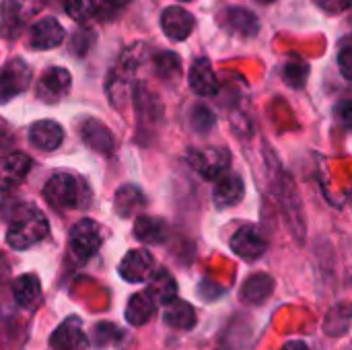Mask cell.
Masks as SVG:
<instances>
[{"instance_id":"cell-18","label":"cell","mask_w":352,"mask_h":350,"mask_svg":"<svg viewBox=\"0 0 352 350\" xmlns=\"http://www.w3.org/2000/svg\"><path fill=\"white\" fill-rule=\"evenodd\" d=\"M29 140L33 146L41 151H54L62 144L64 140V130L60 124L52 120H39L29 128Z\"/></svg>"},{"instance_id":"cell-33","label":"cell","mask_w":352,"mask_h":350,"mask_svg":"<svg viewBox=\"0 0 352 350\" xmlns=\"http://www.w3.org/2000/svg\"><path fill=\"white\" fill-rule=\"evenodd\" d=\"M91 41H93V35H91L89 31H76V35L72 37V45H70L72 54H74V56H82V54H87V50H89V45H91Z\"/></svg>"},{"instance_id":"cell-19","label":"cell","mask_w":352,"mask_h":350,"mask_svg":"<svg viewBox=\"0 0 352 350\" xmlns=\"http://www.w3.org/2000/svg\"><path fill=\"white\" fill-rule=\"evenodd\" d=\"M12 297L19 307L35 309L41 299V285L35 274H23L12 283Z\"/></svg>"},{"instance_id":"cell-17","label":"cell","mask_w":352,"mask_h":350,"mask_svg":"<svg viewBox=\"0 0 352 350\" xmlns=\"http://www.w3.org/2000/svg\"><path fill=\"white\" fill-rule=\"evenodd\" d=\"M188 80H190L192 91L200 97H210V95H217V91H219L217 74H214V70L206 58L194 60L190 74H188Z\"/></svg>"},{"instance_id":"cell-7","label":"cell","mask_w":352,"mask_h":350,"mask_svg":"<svg viewBox=\"0 0 352 350\" xmlns=\"http://www.w3.org/2000/svg\"><path fill=\"white\" fill-rule=\"evenodd\" d=\"M231 250L235 256H239L241 260H258L266 254L268 241L262 235V231L254 225H243L239 227L233 237H231Z\"/></svg>"},{"instance_id":"cell-3","label":"cell","mask_w":352,"mask_h":350,"mask_svg":"<svg viewBox=\"0 0 352 350\" xmlns=\"http://www.w3.org/2000/svg\"><path fill=\"white\" fill-rule=\"evenodd\" d=\"M140 45H132L128 47L122 58H120V64L116 66V70H111L109 74V80H107V93H109V99L116 107H120L128 95V89H130V83L134 78V72H136V66L140 62Z\"/></svg>"},{"instance_id":"cell-25","label":"cell","mask_w":352,"mask_h":350,"mask_svg":"<svg viewBox=\"0 0 352 350\" xmlns=\"http://www.w3.org/2000/svg\"><path fill=\"white\" fill-rule=\"evenodd\" d=\"M274 281L268 274H256L252 276L241 291V297L245 303H264V299L272 293Z\"/></svg>"},{"instance_id":"cell-10","label":"cell","mask_w":352,"mask_h":350,"mask_svg":"<svg viewBox=\"0 0 352 350\" xmlns=\"http://www.w3.org/2000/svg\"><path fill=\"white\" fill-rule=\"evenodd\" d=\"M155 258L146 250H132L120 262V276L128 283H144L153 276Z\"/></svg>"},{"instance_id":"cell-27","label":"cell","mask_w":352,"mask_h":350,"mask_svg":"<svg viewBox=\"0 0 352 350\" xmlns=\"http://www.w3.org/2000/svg\"><path fill=\"white\" fill-rule=\"evenodd\" d=\"M155 70L161 78L165 80H171V78H177L179 72H182V62H179V56L173 54V52H161L155 56Z\"/></svg>"},{"instance_id":"cell-36","label":"cell","mask_w":352,"mask_h":350,"mask_svg":"<svg viewBox=\"0 0 352 350\" xmlns=\"http://www.w3.org/2000/svg\"><path fill=\"white\" fill-rule=\"evenodd\" d=\"M280 350H309V347L301 340H293V342H287Z\"/></svg>"},{"instance_id":"cell-29","label":"cell","mask_w":352,"mask_h":350,"mask_svg":"<svg viewBox=\"0 0 352 350\" xmlns=\"http://www.w3.org/2000/svg\"><path fill=\"white\" fill-rule=\"evenodd\" d=\"M307 72H309V66L303 60H291L285 66V80L291 87H303L307 80Z\"/></svg>"},{"instance_id":"cell-34","label":"cell","mask_w":352,"mask_h":350,"mask_svg":"<svg viewBox=\"0 0 352 350\" xmlns=\"http://www.w3.org/2000/svg\"><path fill=\"white\" fill-rule=\"evenodd\" d=\"M322 10L330 12V14H338L342 10H346L351 6L352 0H314Z\"/></svg>"},{"instance_id":"cell-21","label":"cell","mask_w":352,"mask_h":350,"mask_svg":"<svg viewBox=\"0 0 352 350\" xmlns=\"http://www.w3.org/2000/svg\"><path fill=\"white\" fill-rule=\"evenodd\" d=\"M163 322L175 330H192L196 326V311L190 303L175 297L173 301H169L165 305Z\"/></svg>"},{"instance_id":"cell-22","label":"cell","mask_w":352,"mask_h":350,"mask_svg":"<svg viewBox=\"0 0 352 350\" xmlns=\"http://www.w3.org/2000/svg\"><path fill=\"white\" fill-rule=\"evenodd\" d=\"M134 235L136 239H140L142 243H148V245H157V243H163L167 239V225L161 221V219H155V217H138L136 223H134Z\"/></svg>"},{"instance_id":"cell-1","label":"cell","mask_w":352,"mask_h":350,"mask_svg":"<svg viewBox=\"0 0 352 350\" xmlns=\"http://www.w3.org/2000/svg\"><path fill=\"white\" fill-rule=\"evenodd\" d=\"M47 231H50V225L43 212L35 206H23L8 225L6 243L12 250H27L39 243L47 235Z\"/></svg>"},{"instance_id":"cell-5","label":"cell","mask_w":352,"mask_h":350,"mask_svg":"<svg viewBox=\"0 0 352 350\" xmlns=\"http://www.w3.org/2000/svg\"><path fill=\"white\" fill-rule=\"evenodd\" d=\"M68 243H70V250L76 258L80 260H89L103 243V233H101V227L91 221V219H82L78 221L72 229H70V235H68Z\"/></svg>"},{"instance_id":"cell-16","label":"cell","mask_w":352,"mask_h":350,"mask_svg":"<svg viewBox=\"0 0 352 350\" xmlns=\"http://www.w3.org/2000/svg\"><path fill=\"white\" fill-rule=\"evenodd\" d=\"M80 136L85 140V144L97 153H103V155H109L113 151V134L111 130L99 122V120H93V118H87L82 124H80Z\"/></svg>"},{"instance_id":"cell-32","label":"cell","mask_w":352,"mask_h":350,"mask_svg":"<svg viewBox=\"0 0 352 350\" xmlns=\"http://www.w3.org/2000/svg\"><path fill=\"white\" fill-rule=\"evenodd\" d=\"M334 116H336V122L342 126V128H352V97L340 101L336 107H334Z\"/></svg>"},{"instance_id":"cell-8","label":"cell","mask_w":352,"mask_h":350,"mask_svg":"<svg viewBox=\"0 0 352 350\" xmlns=\"http://www.w3.org/2000/svg\"><path fill=\"white\" fill-rule=\"evenodd\" d=\"M31 83V68L14 58L0 70V103H6L8 99L23 93Z\"/></svg>"},{"instance_id":"cell-15","label":"cell","mask_w":352,"mask_h":350,"mask_svg":"<svg viewBox=\"0 0 352 350\" xmlns=\"http://www.w3.org/2000/svg\"><path fill=\"white\" fill-rule=\"evenodd\" d=\"M245 194V186H243V179L237 175V173H225L217 179L214 184V192H212V198H214V204L219 208H231L235 204L241 202Z\"/></svg>"},{"instance_id":"cell-13","label":"cell","mask_w":352,"mask_h":350,"mask_svg":"<svg viewBox=\"0 0 352 350\" xmlns=\"http://www.w3.org/2000/svg\"><path fill=\"white\" fill-rule=\"evenodd\" d=\"M161 27H163V33L169 39L182 41V39H186L194 31L196 19H194L192 12H188L182 6H169L161 14Z\"/></svg>"},{"instance_id":"cell-20","label":"cell","mask_w":352,"mask_h":350,"mask_svg":"<svg viewBox=\"0 0 352 350\" xmlns=\"http://www.w3.org/2000/svg\"><path fill=\"white\" fill-rule=\"evenodd\" d=\"M157 311V301L148 291L136 293L130 297L126 307V320L132 326H144Z\"/></svg>"},{"instance_id":"cell-24","label":"cell","mask_w":352,"mask_h":350,"mask_svg":"<svg viewBox=\"0 0 352 350\" xmlns=\"http://www.w3.org/2000/svg\"><path fill=\"white\" fill-rule=\"evenodd\" d=\"M225 23H227V27L231 31H235L239 35H245V37L256 35L258 33V25H260L258 17L252 10H248V8H229Z\"/></svg>"},{"instance_id":"cell-23","label":"cell","mask_w":352,"mask_h":350,"mask_svg":"<svg viewBox=\"0 0 352 350\" xmlns=\"http://www.w3.org/2000/svg\"><path fill=\"white\" fill-rule=\"evenodd\" d=\"M144 206V196L136 186H122L116 192V200H113V208L122 219L132 217L134 212H138Z\"/></svg>"},{"instance_id":"cell-26","label":"cell","mask_w":352,"mask_h":350,"mask_svg":"<svg viewBox=\"0 0 352 350\" xmlns=\"http://www.w3.org/2000/svg\"><path fill=\"white\" fill-rule=\"evenodd\" d=\"M146 291L155 297L157 303H165V305H167L169 301L175 299V295H177V285H175V281H173V276H171L169 272L159 270V272L151 278V287H148Z\"/></svg>"},{"instance_id":"cell-6","label":"cell","mask_w":352,"mask_h":350,"mask_svg":"<svg viewBox=\"0 0 352 350\" xmlns=\"http://www.w3.org/2000/svg\"><path fill=\"white\" fill-rule=\"evenodd\" d=\"M188 161L194 171H198L204 179H219L227 173L231 157L225 149H204V151H190Z\"/></svg>"},{"instance_id":"cell-28","label":"cell","mask_w":352,"mask_h":350,"mask_svg":"<svg viewBox=\"0 0 352 350\" xmlns=\"http://www.w3.org/2000/svg\"><path fill=\"white\" fill-rule=\"evenodd\" d=\"M66 14L70 19H74L76 23H85L87 19H91L95 14V4L93 0H60Z\"/></svg>"},{"instance_id":"cell-12","label":"cell","mask_w":352,"mask_h":350,"mask_svg":"<svg viewBox=\"0 0 352 350\" xmlns=\"http://www.w3.org/2000/svg\"><path fill=\"white\" fill-rule=\"evenodd\" d=\"M31 159L23 153H8L0 157V192L16 188L29 173Z\"/></svg>"},{"instance_id":"cell-4","label":"cell","mask_w":352,"mask_h":350,"mask_svg":"<svg viewBox=\"0 0 352 350\" xmlns=\"http://www.w3.org/2000/svg\"><path fill=\"white\" fill-rule=\"evenodd\" d=\"M45 0H4L0 14V33L4 37H16L19 31L43 8Z\"/></svg>"},{"instance_id":"cell-9","label":"cell","mask_w":352,"mask_h":350,"mask_svg":"<svg viewBox=\"0 0 352 350\" xmlns=\"http://www.w3.org/2000/svg\"><path fill=\"white\" fill-rule=\"evenodd\" d=\"M72 78L66 68H47L37 83V97L45 103H58L70 91Z\"/></svg>"},{"instance_id":"cell-14","label":"cell","mask_w":352,"mask_h":350,"mask_svg":"<svg viewBox=\"0 0 352 350\" xmlns=\"http://www.w3.org/2000/svg\"><path fill=\"white\" fill-rule=\"evenodd\" d=\"M62 39H64V27L58 23V19L45 17L31 27L29 45L33 50H52L58 47Z\"/></svg>"},{"instance_id":"cell-35","label":"cell","mask_w":352,"mask_h":350,"mask_svg":"<svg viewBox=\"0 0 352 350\" xmlns=\"http://www.w3.org/2000/svg\"><path fill=\"white\" fill-rule=\"evenodd\" d=\"M338 68H340V72H342L344 78L352 80V45L344 47L338 54Z\"/></svg>"},{"instance_id":"cell-31","label":"cell","mask_w":352,"mask_h":350,"mask_svg":"<svg viewBox=\"0 0 352 350\" xmlns=\"http://www.w3.org/2000/svg\"><path fill=\"white\" fill-rule=\"evenodd\" d=\"M212 124H214L212 113H210L206 107L198 105V107L194 109V113H192V126H194L198 132H206V130H210Z\"/></svg>"},{"instance_id":"cell-37","label":"cell","mask_w":352,"mask_h":350,"mask_svg":"<svg viewBox=\"0 0 352 350\" xmlns=\"http://www.w3.org/2000/svg\"><path fill=\"white\" fill-rule=\"evenodd\" d=\"M101 2L107 4V6H111V8H122V6L130 4L132 0H101Z\"/></svg>"},{"instance_id":"cell-30","label":"cell","mask_w":352,"mask_h":350,"mask_svg":"<svg viewBox=\"0 0 352 350\" xmlns=\"http://www.w3.org/2000/svg\"><path fill=\"white\" fill-rule=\"evenodd\" d=\"M122 338V330L120 328H116L113 324H99L97 328H95V340H97V344L99 347H105V344H113V342H118Z\"/></svg>"},{"instance_id":"cell-11","label":"cell","mask_w":352,"mask_h":350,"mask_svg":"<svg viewBox=\"0 0 352 350\" xmlns=\"http://www.w3.org/2000/svg\"><path fill=\"white\" fill-rule=\"evenodd\" d=\"M50 344L56 350H82L89 347V338L82 332V324L76 316L64 320L54 334L50 336Z\"/></svg>"},{"instance_id":"cell-38","label":"cell","mask_w":352,"mask_h":350,"mask_svg":"<svg viewBox=\"0 0 352 350\" xmlns=\"http://www.w3.org/2000/svg\"><path fill=\"white\" fill-rule=\"evenodd\" d=\"M260 2H264V4H268V2H274V0H260Z\"/></svg>"},{"instance_id":"cell-2","label":"cell","mask_w":352,"mask_h":350,"mask_svg":"<svg viewBox=\"0 0 352 350\" xmlns=\"http://www.w3.org/2000/svg\"><path fill=\"white\" fill-rule=\"evenodd\" d=\"M43 196L58 210L78 208L82 204V184L70 173H56L47 179Z\"/></svg>"},{"instance_id":"cell-39","label":"cell","mask_w":352,"mask_h":350,"mask_svg":"<svg viewBox=\"0 0 352 350\" xmlns=\"http://www.w3.org/2000/svg\"><path fill=\"white\" fill-rule=\"evenodd\" d=\"M182 2H188V0H182Z\"/></svg>"}]
</instances>
